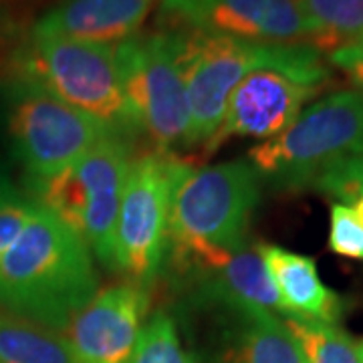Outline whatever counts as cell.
<instances>
[{"instance_id":"cell-27","label":"cell","mask_w":363,"mask_h":363,"mask_svg":"<svg viewBox=\"0 0 363 363\" xmlns=\"http://www.w3.org/2000/svg\"><path fill=\"white\" fill-rule=\"evenodd\" d=\"M357 43H359V45H363V39H362V40H357Z\"/></svg>"},{"instance_id":"cell-15","label":"cell","mask_w":363,"mask_h":363,"mask_svg":"<svg viewBox=\"0 0 363 363\" xmlns=\"http://www.w3.org/2000/svg\"><path fill=\"white\" fill-rule=\"evenodd\" d=\"M260 255L277 285L285 317L335 323L343 315V298L321 281L311 257L277 245H260Z\"/></svg>"},{"instance_id":"cell-5","label":"cell","mask_w":363,"mask_h":363,"mask_svg":"<svg viewBox=\"0 0 363 363\" xmlns=\"http://www.w3.org/2000/svg\"><path fill=\"white\" fill-rule=\"evenodd\" d=\"M14 67L16 81L47 91L119 135L135 133L123 97L116 45L30 33Z\"/></svg>"},{"instance_id":"cell-23","label":"cell","mask_w":363,"mask_h":363,"mask_svg":"<svg viewBox=\"0 0 363 363\" xmlns=\"http://www.w3.org/2000/svg\"><path fill=\"white\" fill-rule=\"evenodd\" d=\"M39 202L35 198H21L0 208V257L11 248L14 240L25 230L33 214L37 212Z\"/></svg>"},{"instance_id":"cell-10","label":"cell","mask_w":363,"mask_h":363,"mask_svg":"<svg viewBox=\"0 0 363 363\" xmlns=\"http://www.w3.org/2000/svg\"><path fill=\"white\" fill-rule=\"evenodd\" d=\"M166 30L224 35L264 43H311L317 28L301 0H162Z\"/></svg>"},{"instance_id":"cell-20","label":"cell","mask_w":363,"mask_h":363,"mask_svg":"<svg viewBox=\"0 0 363 363\" xmlns=\"http://www.w3.org/2000/svg\"><path fill=\"white\" fill-rule=\"evenodd\" d=\"M125 363H198L184 350L176 321L168 311H156L145 327Z\"/></svg>"},{"instance_id":"cell-16","label":"cell","mask_w":363,"mask_h":363,"mask_svg":"<svg viewBox=\"0 0 363 363\" xmlns=\"http://www.w3.org/2000/svg\"><path fill=\"white\" fill-rule=\"evenodd\" d=\"M218 363H307L303 347L271 311L228 313Z\"/></svg>"},{"instance_id":"cell-8","label":"cell","mask_w":363,"mask_h":363,"mask_svg":"<svg viewBox=\"0 0 363 363\" xmlns=\"http://www.w3.org/2000/svg\"><path fill=\"white\" fill-rule=\"evenodd\" d=\"M186 162L174 152H147L133 160L116 224L113 271L150 289L164 269L169 240L172 192Z\"/></svg>"},{"instance_id":"cell-12","label":"cell","mask_w":363,"mask_h":363,"mask_svg":"<svg viewBox=\"0 0 363 363\" xmlns=\"http://www.w3.org/2000/svg\"><path fill=\"white\" fill-rule=\"evenodd\" d=\"M325 85L327 81L279 67L252 71L233 91L220 130L204 145V152L214 154L233 138L269 142L281 135Z\"/></svg>"},{"instance_id":"cell-6","label":"cell","mask_w":363,"mask_h":363,"mask_svg":"<svg viewBox=\"0 0 363 363\" xmlns=\"http://www.w3.org/2000/svg\"><path fill=\"white\" fill-rule=\"evenodd\" d=\"M130 166L131 152L123 135L111 133L73 166L33 186L35 200L71 226L109 269H113L117 212Z\"/></svg>"},{"instance_id":"cell-17","label":"cell","mask_w":363,"mask_h":363,"mask_svg":"<svg viewBox=\"0 0 363 363\" xmlns=\"http://www.w3.org/2000/svg\"><path fill=\"white\" fill-rule=\"evenodd\" d=\"M0 363H77L63 333L0 309Z\"/></svg>"},{"instance_id":"cell-2","label":"cell","mask_w":363,"mask_h":363,"mask_svg":"<svg viewBox=\"0 0 363 363\" xmlns=\"http://www.w3.org/2000/svg\"><path fill=\"white\" fill-rule=\"evenodd\" d=\"M190 105L186 147L206 145L220 130L226 105L240 81L257 69L279 67L329 83V69L311 43H264L224 35L174 30Z\"/></svg>"},{"instance_id":"cell-26","label":"cell","mask_w":363,"mask_h":363,"mask_svg":"<svg viewBox=\"0 0 363 363\" xmlns=\"http://www.w3.org/2000/svg\"><path fill=\"white\" fill-rule=\"evenodd\" d=\"M6 2H9V0H0V37L6 33V25H9V16H6Z\"/></svg>"},{"instance_id":"cell-21","label":"cell","mask_w":363,"mask_h":363,"mask_svg":"<svg viewBox=\"0 0 363 363\" xmlns=\"http://www.w3.org/2000/svg\"><path fill=\"white\" fill-rule=\"evenodd\" d=\"M329 248L339 257L363 260V196L331 206Z\"/></svg>"},{"instance_id":"cell-1","label":"cell","mask_w":363,"mask_h":363,"mask_svg":"<svg viewBox=\"0 0 363 363\" xmlns=\"http://www.w3.org/2000/svg\"><path fill=\"white\" fill-rule=\"evenodd\" d=\"M97 285L89 245L43 204L0 257V309L59 333Z\"/></svg>"},{"instance_id":"cell-9","label":"cell","mask_w":363,"mask_h":363,"mask_svg":"<svg viewBox=\"0 0 363 363\" xmlns=\"http://www.w3.org/2000/svg\"><path fill=\"white\" fill-rule=\"evenodd\" d=\"M111 133L116 131L99 119L35 85L16 81L9 107V138L30 188L73 166L95 143Z\"/></svg>"},{"instance_id":"cell-25","label":"cell","mask_w":363,"mask_h":363,"mask_svg":"<svg viewBox=\"0 0 363 363\" xmlns=\"http://www.w3.org/2000/svg\"><path fill=\"white\" fill-rule=\"evenodd\" d=\"M21 198H25V196L21 194L18 186L14 184L9 164L0 157V208L11 204V202H16Z\"/></svg>"},{"instance_id":"cell-3","label":"cell","mask_w":363,"mask_h":363,"mask_svg":"<svg viewBox=\"0 0 363 363\" xmlns=\"http://www.w3.org/2000/svg\"><path fill=\"white\" fill-rule=\"evenodd\" d=\"M260 200L250 162L194 168L186 162L172 192L166 260H208L248 245V226Z\"/></svg>"},{"instance_id":"cell-13","label":"cell","mask_w":363,"mask_h":363,"mask_svg":"<svg viewBox=\"0 0 363 363\" xmlns=\"http://www.w3.org/2000/svg\"><path fill=\"white\" fill-rule=\"evenodd\" d=\"M150 289L117 283L99 291L65 329L77 363H125L142 333Z\"/></svg>"},{"instance_id":"cell-14","label":"cell","mask_w":363,"mask_h":363,"mask_svg":"<svg viewBox=\"0 0 363 363\" xmlns=\"http://www.w3.org/2000/svg\"><path fill=\"white\" fill-rule=\"evenodd\" d=\"M156 0H63L40 16L35 35L117 45L135 37Z\"/></svg>"},{"instance_id":"cell-19","label":"cell","mask_w":363,"mask_h":363,"mask_svg":"<svg viewBox=\"0 0 363 363\" xmlns=\"http://www.w3.org/2000/svg\"><path fill=\"white\" fill-rule=\"evenodd\" d=\"M317 28L315 47L335 51L363 39V0H301Z\"/></svg>"},{"instance_id":"cell-24","label":"cell","mask_w":363,"mask_h":363,"mask_svg":"<svg viewBox=\"0 0 363 363\" xmlns=\"http://www.w3.org/2000/svg\"><path fill=\"white\" fill-rule=\"evenodd\" d=\"M329 61L341 69L363 93V45L350 43L329 52Z\"/></svg>"},{"instance_id":"cell-18","label":"cell","mask_w":363,"mask_h":363,"mask_svg":"<svg viewBox=\"0 0 363 363\" xmlns=\"http://www.w3.org/2000/svg\"><path fill=\"white\" fill-rule=\"evenodd\" d=\"M286 327L303 347L307 363H363V339L343 331L337 323L285 317Z\"/></svg>"},{"instance_id":"cell-22","label":"cell","mask_w":363,"mask_h":363,"mask_svg":"<svg viewBox=\"0 0 363 363\" xmlns=\"http://www.w3.org/2000/svg\"><path fill=\"white\" fill-rule=\"evenodd\" d=\"M313 190L339 198L343 202H353L355 198L363 196V154L350 157L331 169H327L323 176L315 182Z\"/></svg>"},{"instance_id":"cell-11","label":"cell","mask_w":363,"mask_h":363,"mask_svg":"<svg viewBox=\"0 0 363 363\" xmlns=\"http://www.w3.org/2000/svg\"><path fill=\"white\" fill-rule=\"evenodd\" d=\"M169 267L180 295L196 307L228 313H283L277 285L260 255V245H245L220 259L166 260L164 269Z\"/></svg>"},{"instance_id":"cell-7","label":"cell","mask_w":363,"mask_h":363,"mask_svg":"<svg viewBox=\"0 0 363 363\" xmlns=\"http://www.w3.org/2000/svg\"><path fill=\"white\" fill-rule=\"evenodd\" d=\"M123 97L135 133H145L156 150L172 152L188 143L190 105L174 30L135 35L116 45Z\"/></svg>"},{"instance_id":"cell-4","label":"cell","mask_w":363,"mask_h":363,"mask_svg":"<svg viewBox=\"0 0 363 363\" xmlns=\"http://www.w3.org/2000/svg\"><path fill=\"white\" fill-rule=\"evenodd\" d=\"M363 154V93L341 89L305 107L281 135L255 145L248 162L279 190H313L327 169Z\"/></svg>"}]
</instances>
